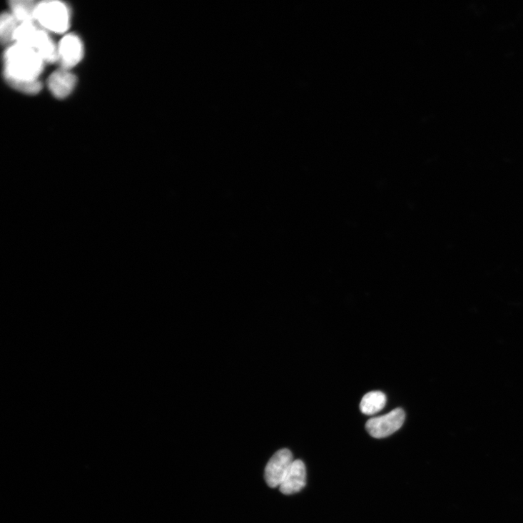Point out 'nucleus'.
Returning a JSON list of instances; mask_svg holds the SVG:
<instances>
[{
  "instance_id": "9d476101",
  "label": "nucleus",
  "mask_w": 523,
  "mask_h": 523,
  "mask_svg": "<svg viewBox=\"0 0 523 523\" xmlns=\"http://www.w3.org/2000/svg\"><path fill=\"white\" fill-rule=\"evenodd\" d=\"M387 402L386 395L380 391H372L362 398L360 410L366 415H373L382 411Z\"/></svg>"
},
{
  "instance_id": "20e7f679",
  "label": "nucleus",
  "mask_w": 523,
  "mask_h": 523,
  "mask_svg": "<svg viewBox=\"0 0 523 523\" xmlns=\"http://www.w3.org/2000/svg\"><path fill=\"white\" fill-rule=\"evenodd\" d=\"M292 452L287 449L277 452L269 460L265 469V479L270 488H277L283 484L293 462Z\"/></svg>"
},
{
  "instance_id": "f03ea898",
  "label": "nucleus",
  "mask_w": 523,
  "mask_h": 523,
  "mask_svg": "<svg viewBox=\"0 0 523 523\" xmlns=\"http://www.w3.org/2000/svg\"><path fill=\"white\" fill-rule=\"evenodd\" d=\"M15 44L31 49L46 63L52 64L59 61L58 46L49 31L36 23L20 24L16 33Z\"/></svg>"
},
{
  "instance_id": "6e6552de",
  "label": "nucleus",
  "mask_w": 523,
  "mask_h": 523,
  "mask_svg": "<svg viewBox=\"0 0 523 523\" xmlns=\"http://www.w3.org/2000/svg\"><path fill=\"white\" fill-rule=\"evenodd\" d=\"M306 467L300 459L295 460L290 468L283 484L279 487L280 492L285 495L300 492L306 484Z\"/></svg>"
},
{
  "instance_id": "9b49d317",
  "label": "nucleus",
  "mask_w": 523,
  "mask_h": 523,
  "mask_svg": "<svg viewBox=\"0 0 523 523\" xmlns=\"http://www.w3.org/2000/svg\"><path fill=\"white\" fill-rule=\"evenodd\" d=\"M19 24L11 13L2 14L0 19V38L3 45L9 47L15 44L16 33Z\"/></svg>"
},
{
  "instance_id": "1a4fd4ad",
  "label": "nucleus",
  "mask_w": 523,
  "mask_h": 523,
  "mask_svg": "<svg viewBox=\"0 0 523 523\" xmlns=\"http://www.w3.org/2000/svg\"><path fill=\"white\" fill-rule=\"evenodd\" d=\"M39 2L32 0H16L10 2L12 15L19 24L36 23V11Z\"/></svg>"
},
{
  "instance_id": "39448f33",
  "label": "nucleus",
  "mask_w": 523,
  "mask_h": 523,
  "mask_svg": "<svg viewBox=\"0 0 523 523\" xmlns=\"http://www.w3.org/2000/svg\"><path fill=\"white\" fill-rule=\"evenodd\" d=\"M405 419V411L398 408L385 415L370 419L366 424V428L371 436L381 439L397 431L403 426Z\"/></svg>"
},
{
  "instance_id": "f257e3e1",
  "label": "nucleus",
  "mask_w": 523,
  "mask_h": 523,
  "mask_svg": "<svg viewBox=\"0 0 523 523\" xmlns=\"http://www.w3.org/2000/svg\"><path fill=\"white\" fill-rule=\"evenodd\" d=\"M45 63L31 49L14 44L7 48L4 56L6 81L19 92L36 94L43 88L39 77L44 70Z\"/></svg>"
},
{
  "instance_id": "423d86ee",
  "label": "nucleus",
  "mask_w": 523,
  "mask_h": 523,
  "mask_svg": "<svg viewBox=\"0 0 523 523\" xmlns=\"http://www.w3.org/2000/svg\"><path fill=\"white\" fill-rule=\"evenodd\" d=\"M59 61L61 68L70 70L82 61L84 47L82 40L73 34L66 35L58 46Z\"/></svg>"
},
{
  "instance_id": "7ed1b4c3",
  "label": "nucleus",
  "mask_w": 523,
  "mask_h": 523,
  "mask_svg": "<svg viewBox=\"0 0 523 523\" xmlns=\"http://www.w3.org/2000/svg\"><path fill=\"white\" fill-rule=\"evenodd\" d=\"M36 23L47 31L64 34L70 25L69 9L59 1L39 2Z\"/></svg>"
},
{
  "instance_id": "0eeeda50",
  "label": "nucleus",
  "mask_w": 523,
  "mask_h": 523,
  "mask_svg": "<svg viewBox=\"0 0 523 523\" xmlns=\"http://www.w3.org/2000/svg\"><path fill=\"white\" fill-rule=\"evenodd\" d=\"M76 78L69 70L61 68L54 72L48 80L49 88L59 99L68 97L73 91Z\"/></svg>"
}]
</instances>
